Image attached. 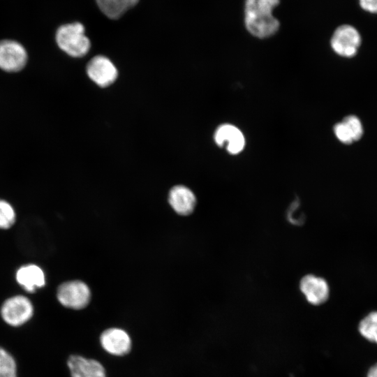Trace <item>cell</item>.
I'll return each instance as SVG.
<instances>
[{"instance_id": "cell-1", "label": "cell", "mask_w": 377, "mask_h": 377, "mask_svg": "<svg viewBox=\"0 0 377 377\" xmlns=\"http://www.w3.org/2000/svg\"><path fill=\"white\" fill-rule=\"evenodd\" d=\"M279 3L280 0H245L244 21L246 30L259 38L274 35L280 22L273 11Z\"/></svg>"}, {"instance_id": "cell-2", "label": "cell", "mask_w": 377, "mask_h": 377, "mask_svg": "<svg viewBox=\"0 0 377 377\" xmlns=\"http://www.w3.org/2000/svg\"><path fill=\"white\" fill-rule=\"evenodd\" d=\"M57 46L72 57L84 56L90 50L91 42L85 34V28L80 22L66 23L59 26L55 34Z\"/></svg>"}, {"instance_id": "cell-3", "label": "cell", "mask_w": 377, "mask_h": 377, "mask_svg": "<svg viewBox=\"0 0 377 377\" xmlns=\"http://www.w3.org/2000/svg\"><path fill=\"white\" fill-rule=\"evenodd\" d=\"M2 319L8 325L19 327L28 322L34 314V306L24 295H15L2 304L0 310Z\"/></svg>"}, {"instance_id": "cell-4", "label": "cell", "mask_w": 377, "mask_h": 377, "mask_svg": "<svg viewBox=\"0 0 377 377\" xmlns=\"http://www.w3.org/2000/svg\"><path fill=\"white\" fill-rule=\"evenodd\" d=\"M362 38L358 30L350 24H341L333 32L330 45L333 51L343 57L355 56L361 45Z\"/></svg>"}, {"instance_id": "cell-5", "label": "cell", "mask_w": 377, "mask_h": 377, "mask_svg": "<svg viewBox=\"0 0 377 377\" xmlns=\"http://www.w3.org/2000/svg\"><path fill=\"white\" fill-rule=\"evenodd\" d=\"M59 303L64 306L79 310L86 307L91 299L89 287L80 281H71L61 284L57 292Z\"/></svg>"}, {"instance_id": "cell-6", "label": "cell", "mask_w": 377, "mask_h": 377, "mask_svg": "<svg viewBox=\"0 0 377 377\" xmlns=\"http://www.w3.org/2000/svg\"><path fill=\"white\" fill-rule=\"evenodd\" d=\"M28 61V54L20 42L13 39L0 40V69L8 73L18 72Z\"/></svg>"}, {"instance_id": "cell-7", "label": "cell", "mask_w": 377, "mask_h": 377, "mask_svg": "<svg viewBox=\"0 0 377 377\" xmlns=\"http://www.w3.org/2000/svg\"><path fill=\"white\" fill-rule=\"evenodd\" d=\"M99 342L107 353L117 357L128 355L132 348V340L129 334L120 327H110L103 331Z\"/></svg>"}, {"instance_id": "cell-8", "label": "cell", "mask_w": 377, "mask_h": 377, "mask_svg": "<svg viewBox=\"0 0 377 377\" xmlns=\"http://www.w3.org/2000/svg\"><path fill=\"white\" fill-rule=\"evenodd\" d=\"M89 77L100 87L110 85L117 77V70L114 64L106 57L98 55L93 57L87 66Z\"/></svg>"}, {"instance_id": "cell-9", "label": "cell", "mask_w": 377, "mask_h": 377, "mask_svg": "<svg viewBox=\"0 0 377 377\" xmlns=\"http://www.w3.org/2000/svg\"><path fill=\"white\" fill-rule=\"evenodd\" d=\"M214 139L219 147H223L231 154L240 153L245 147V138L242 132L230 124L220 125L215 131Z\"/></svg>"}, {"instance_id": "cell-10", "label": "cell", "mask_w": 377, "mask_h": 377, "mask_svg": "<svg viewBox=\"0 0 377 377\" xmlns=\"http://www.w3.org/2000/svg\"><path fill=\"white\" fill-rule=\"evenodd\" d=\"M300 288L309 303L320 305L325 303L330 296V287L322 277L313 274L304 276L300 281Z\"/></svg>"}, {"instance_id": "cell-11", "label": "cell", "mask_w": 377, "mask_h": 377, "mask_svg": "<svg viewBox=\"0 0 377 377\" xmlns=\"http://www.w3.org/2000/svg\"><path fill=\"white\" fill-rule=\"evenodd\" d=\"M67 365L71 377H107L104 366L95 359L72 355Z\"/></svg>"}, {"instance_id": "cell-12", "label": "cell", "mask_w": 377, "mask_h": 377, "mask_svg": "<svg viewBox=\"0 0 377 377\" xmlns=\"http://www.w3.org/2000/svg\"><path fill=\"white\" fill-rule=\"evenodd\" d=\"M17 282L27 292L33 293L45 284L43 270L34 264L21 266L16 272Z\"/></svg>"}, {"instance_id": "cell-13", "label": "cell", "mask_w": 377, "mask_h": 377, "mask_svg": "<svg viewBox=\"0 0 377 377\" xmlns=\"http://www.w3.org/2000/svg\"><path fill=\"white\" fill-rule=\"evenodd\" d=\"M363 126L355 115H348L334 126L337 138L344 144H350L360 140L363 135Z\"/></svg>"}, {"instance_id": "cell-14", "label": "cell", "mask_w": 377, "mask_h": 377, "mask_svg": "<svg viewBox=\"0 0 377 377\" xmlns=\"http://www.w3.org/2000/svg\"><path fill=\"white\" fill-rule=\"evenodd\" d=\"M168 200L173 209L180 215H188L194 209L196 198L186 186H175L170 190Z\"/></svg>"}, {"instance_id": "cell-15", "label": "cell", "mask_w": 377, "mask_h": 377, "mask_svg": "<svg viewBox=\"0 0 377 377\" xmlns=\"http://www.w3.org/2000/svg\"><path fill=\"white\" fill-rule=\"evenodd\" d=\"M95 1L101 13L110 20H118L130 9L124 0Z\"/></svg>"}, {"instance_id": "cell-16", "label": "cell", "mask_w": 377, "mask_h": 377, "mask_svg": "<svg viewBox=\"0 0 377 377\" xmlns=\"http://www.w3.org/2000/svg\"><path fill=\"white\" fill-rule=\"evenodd\" d=\"M358 332L364 339L377 344V311L369 313L360 321Z\"/></svg>"}, {"instance_id": "cell-17", "label": "cell", "mask_w": 377, "mask_h": 377, "mask_svg": "<svg viewBox=\"0 0 377 377\" xmlns=\"http://www.w3.org/2000/svg\"><path fill=\"white\" fill-rule=\"evenodd\" d=\"M0 377H17V364L14 357L0 347Z\"/></svg>"}, {"instance_id": "cell-18", "label": "cell", "mask_w": 377, "mask_h": 377, "mask_svg": "<svg viewBox=\"0 0 377 377\" xmlns=\"http://www.w3.org/2000/svg\"><path fill=\"white\" fill-rule=\"evenodd\" d=\"M15 221V212L12 205L0 199V229L10 228Z\"/></svg>"}, {"instance_id": "cell-19", "label": "cell", "mask_w": 377, "mask_h": 377, "mask_svg": "<svg viewBox=\"0 0 377 377\" xmlns=\"http://www.w3.org/2000/svg\"><path fill=\"white\" fill-rule=\"evenodd\" d=\"M360 6L364 11L377 14V0H358Z\"/></svg>"}, {"instance_id": "cell-20", "label": "cell", "mask_w": 377, "mask_h": 377, "mask_svg": "<svg viewBox=\"0 0 377 377\" xmlns=\"http://www.w3.org/2000/svg\"><path fill=\"white\" fill-rule=\"evenodd\" d=\"M366 377H377V363L370 367Z\"/></svg>"}, {"instance_id": "cell-21", "label": "cell", "mask_w": 377, "mask_h": 377, "mask_svg": "<svg viewBox=\"0 0 377 377\" xmlns=\"http://www.w3.org/2000/svg\"><path fill=\"white\" fill-rule=\"evenodd\" d=\"M124 1L128 5L129 8H131L134 7L136 4H138L140 0H124Z\"/></svg>"}]
</instances>
